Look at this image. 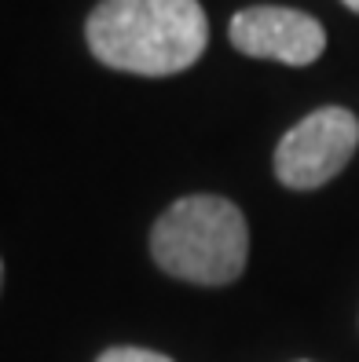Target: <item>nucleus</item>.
<instances>
[{
  "label": "nucleus",
  "mask_w": 359,
  "mask_h": 362,
  "mask_svg": "<svg viewBox=\"0 0 359 362\" xmlns=\"http://www.w3.org/2000/svg\"><path fill=\"white\" fill-rule=\"evenodd\" d=\"M84 40L110 70L173 77L202 59L209 18L198 0H99L84 23Z\"/></svg>",
  "instance_id": "1"
},
{
  "label": "nucleus",
  "mask_w": 359,
  "mask_h": 362,
  "mask_svg": "<svg viewBox=\"0 0 359 362\" xmlns=\"http://www.w3.org/2000/svg\"><path fill=\"white\" fill-rule=\"evenodd\" d=\"M154 264L180 282L231 286L249 260V227L235 202L191 194L173 202L151 230Z\"/></svg>",
  "instance_id": "2"
},
{
  "label": "nucleus",
  "mask_w": 359,
  "mask_h": 362,
  "mask_svg": "<svg viewBox=\"0 0 359 362\" xmlns=\"http://www.w3.org/2000/svg\"><path fill=\"white\" fill-rule=\"evenodd\" d=\"M359 146V117L345 106H319L275 146V176L290 190L326 187Z\"/></svg>",
  "instance_id": "3"
},
{
  "label": "nucleus",
  "mask_w": 359,
  "mask_h": 362,
  "mask_svg": "<svg viewBox=\"0 0 359 362\" xmlns=\"http://www.w3.org/2000/svg\"><path fill=\"white\" fill-rule=\"evenodd\" d=\"M227 37L242 55L286 62V66H312L326 52V30L319 18L279 4H253L235 11Z\"/></svg>",
  "instance_id": "4"
},
{
  "label": "nucleus",
  "mask_w": 359,
  "mask_h": 362,
  "mask_svg": "<svg viewBox=\"0 0 359 362\" xmlns=\"http://www.w3.org/2000/svg\"><path fill=\"white\" fill-rule=\"evenodd\" d=\"M96 362H173V358L151 348H107Z\"/></svg>",
  "instance_id": "5"
},
{
  "label": "nucleus",
  "mask_w": 359,
  "mask_h": 362,
  "mask_svg": "<svg viewBox=\"0 0 359 362\" xmlns=\"http://www.w3.org/2000/svg\"><path fill=\"white\" fill-rule=\"evenodd\" d=\"M341 4H345L348 11H355V15H359V0H341Z\"/></svg>",
  "instance_id": "6"
},
{
  "label": "nucleus",
  "mask_w": 359,
  "mask_h": 362,
  "mask_svg": "<svg viewBox=\"0 0 359 362\" xmlns=\"http://www.w3.org/2000/svg\"><path fill=\"white\" fill-rule=\"evenodd\" d=\"M0 286H4V264H0Z\"/></svg>",
  "instance_id": "7"
},
{
  "label": "nucleus",
  "mask_w": 359,
  "mask_h": 362,
  "mask_svg": "<svg viewBox=\"0 0 359 362\" xmlns=\"http://www.w3.org/2000/svg\"><path fill=\"white\" fill-rule=\"evenodd\" d=\"M297 362H308V358H297Z\"/></svg>",
  "instance_id": "8"
}]
</instances>
